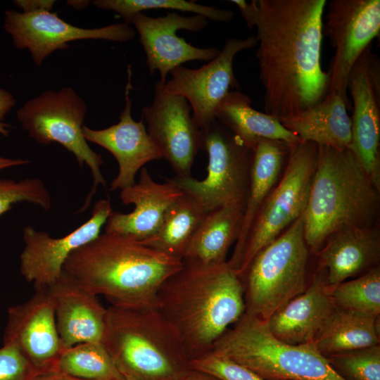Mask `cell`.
<instances>
[{
	"label": "cell",
	"instance_id": "4dcf8cb0",
	"mask_svg": "<svg viewBox=\"0 0 380 380\" xmlns=\"http://www.w3.org/2000/svg\"><path fill=\"white\" fill-rule=\"evenodd\" d=\"M91 4L97 8L116 12L129 25L131 18L143 11L172 9L201 15L208 20L226 23L233 20L234 13L229 9L218 8L186 0H95Z\"/></svg>",
	"mask_w": 380,
	"mask_h": 380
},
{
	"label": "cell",
	"instance_id": "8992f818",
	"mask_svg": "<svg viewBox=\"0 0 380 380\" xmlns=\"http://www.w3.org/2000/svg\"><path fill=\"white\" fill-rule=\"evenodd\" d=\"M211 350L242 365L264 380H344L313 343L291 345L277 338L267 320L244 312Z\"/></svg>",
	"mask_w": 380,
	"mask_h": 380
},
{
	"label": "cell",
	"instance_id": "ab89813d",
	"mask_svg": "<svg viewBox=\"0 0 380 380\" xmlns=\"http://www.w3.org/2000/svg\"><path fill=\"white\" fill-rule=\"evenodd\" d=\"M32 380H84L58 371H51L37 374Z\"/></svg>",
	"mask_w": 380,
	"mask_h": 380
},
{
	"label": "cell",
	"instance_id": "e575fe53",
	"mask_svg": "<svg viewBox=\"0 0 380 380\" xmlns=\"http://www.w3.org/2000/svg\"><path fill=\"white\" fill-rule=\"evenodd\" d=\"M190 367L221 380H264L248 367L213 352L191 360Z\"/></svg>",
	"mask_w": 380,
	"mask_h": 380
},
{
	"label": "cell",
	"instance_id": "ac0fdd59",
	"mask_svg": "<svg viewBox=\"0 0 380 380\" xmlns=\"http://www.w3.org/2000/svg\"><path fill=\"white\" fill-rule=\"evenodd\" d=\"M35 291L26 302L8 308L4 343L15 346L39 373L56 371L63 350L53 300L48 288Z\"/></svg>",
	"mask_w": 380,
	"mask_h": 380
},
{
	"label": "cell",
	"instance_id": "7a4b0ae2",
	"mask_svg": "<svg viewBox=\"0 0 380 380\" xmlns=\"http://www.w3.org/2000/svg\"><path fill=\"white\" fill-rule=\"evenodd\" d=\"M155 308L191 361L209 353L244 314L243 286L228 261L207 266L183 262L160 286Z\"/></svg>",
	"mask_w": 380,
	"mask_h": 380
},
{
	"label": "cell",
	"instance_id": "6da1fadb",
	"mask_svg": "<svg viewBox=\"0 0 380 380\" xmlns=\"http://www.w3.org/2000/svg\"><path fill=\"white\" fill-rule=\"evenodd\" d=\"M256 58L264 109L277 118L319 103L329 89L322 68L326 0H258Z\"/></svg>",
	"mask_w": 380,
	"mask_h": 380
},
{
	"label": "cell",
	"instance_id": "ee69618b",
	"mask_svg": "<svg viewBox=\"0 0 380 380\" xmlns=\"http://www.w3.org/2000/svg\"><path fill=\"white\" fill-rule=\"evenodd\" d=\"M118 380H132V379H127V378H121V379H118Z\"/></svg>",
	"mask_w": 380,
	"mask_h": 380
},
{
	"label": "cell",
	"instance_id": "7c38bea8",
	"mask_svg": "<svg viewBox=\"0 0 380 380\" xmlns=\"http://www.w3.org/2000/svg\"><path fill=\"white\" fill-rule=\"evenodd\" d=\"M255 36L246 39L229 38L217 56L196 69L179 65L172 69L171 78L164 84L157 82L164 91L184 97L192 109L194 121L201 129L215 120V110L226 95L239 89L233 62L241 51L257 46Z\"/></svg>",
	"mask_w": 380,
	"mask_h": 380
},
{
	"label": "cell",
	"instance_id": "b9f144b4",
	"mask_svg": "<svg viewBox=\"0 0 380 380\" xmlns=\"http://www.w3.org/2000/svg\"><path fill=\"white\" fill-rule=\"evenodd\" d=\"M30 163V161L28 160L7 158L0 155V171L8 167L26 165Z\"/></svg>",
	"mask_w": 380,
	"mask_h": 380
},
{
	"label": "cell",
	"instance_id": "3957f363",
	"mask_svg": "<svg viewBox=\"0 0 380 380\" xmlns=\"http://www.w3.org/2000/svg\"><path fill=\"white\" fill-rule=\"evenodd\" d=\"M182 260L125 236L103 233L73 251L63 271L112 306L155 307L164 281Z\"/></svg>",
	"mask_w": 380,
	"mask_h": 380
},
{
	"label": "cell",
	"instance_id": "7bdbcfd3",
	"mask_svg": "<svg viewBox=\"0 0 380 380\" xmlns=\"http://www.w3.org/2000/svg\"><path fill=\"white\" fill-rule=\"evenodd\" d=\"M91 2L90 1H83V0H71L68 1L67 4L69 6H71L72 7L77 8V9H82L85 8L89 5V4Z\"/></svg>",
	"mask_w": 380,
	"mask_h": 380
},
{
	"label": "cell",
	"instance_id": "d6986e66",
	"mask_svg": "<svg viewBox=\"0 0 380 380\" xmlns=\"http://www.w3.org/2000/svg\"><path fill=\"white\" fill-rule=\"evenodd\" d=\"M131 70L128 68V81L125 88V103L119 116V122L103 129H93L83 126L82 132L87 141L94 143L108 151L119 166L117 177L111 182L110 190H122L135 184V176L148 162L162 159V156L150 137L144 120L135 121L131 114L129 98Z\"/></svg>",
	"mask_w": 380,
	"mask_h": 380
},
{
	"label": "cell",
	"instance_id": "ba28073f",
	"mask_svg": "<svg viewBox=\"0 0 380 380\" xmlns=\"http://www.w3.org/2000/svg\"><path fill=\"white\" fill-rule=\"evenodd\" d=\"M87 110L86 103L72 88L63 87L44 91L17 111L22 127L34 141L44 145L58 143L75 156L81 168L84 164L90 168L93 186L77 213L89 208L99 185L106 187L101 171L102 157L92 150L83 135Z\"/></svg>",
	"mask_w": 380,
	"mask_h": 380
},
{
	"label": "cell",
	"instance_id": "484cf974",
	"mask_svg": "<svg viewBox=\"0 0 380 380\" xmlns=\"http://www.w3.org/2000/svg\"><path fill=\"white\" fill-rule=\"evenodd\" d=\"M215 118L253 151L262 139L281 141L289 145L301 141L279 118L252 108L251 98L239 90L226 95L216 108Z\"/></svg>",
	"mask_w": 380,
	"mask_h": 380
},
{
	"label": "cell",
	"instance_id": "4316f807",
	"mask_svg": "<svg viewBox=\"0 0 380 380\" xmlns=\"http://www.w3.org/2000/svg\"><path fill=\"white\" fill-rule=\"evenodd\" d=\"M289 149V145L284 141L262 139L253 150L241 227L232 256L228 260L233 268L258 212L274 186Z\"/></svg>",
	"mask_w": 380,
	"mask_h": 380
},
{
	"label": "cell",
	"instance_id": "4fadbf2b",
	"mask_svg": "<svg viewBox=\"0 0 380 380\" xmlns=\"http://www.w3.org/2000/svg\"><path fill=\"white\" fill-rule=\"evenodd\" d=\"M4 28L11 34L17 49L29 50L37 66L52 52L68 49L69 43L75 40L125 42L135 36L134 30L125 23L93 29L82 28L65 22L56 13L48 10L22 13L8 10L5 13Z\"/></svg>",
	"mask_w": 380,
	"mask_h": 380
},
{
	"label": "cell",
	"instance_id": "83f0119b",
	"mask_svg": "<svg viewBox=\"0 0 380 380\" xmlns=\"http://www.w3.org/2000/svg\"><path fill=\"white\" fill-rule=\"evenodd\" d=\"M379 316L335 306L313 344L323 356L379 344Z\"/></svg>",
	"mask_w": 380,
	"mask_h": 380
},
{
	"label": "cell",
	"instance_id": "f546056e",
	"mask_svg": "<svg viewBox=\"0 0 380 380\" xmlns=\"http://www.w3.org/2000/svg\"><path fill=\"white\" fill-rule=\"evenodd\" d=\"M56 371L84 380L123 378L102 343L87 342L63 350Z\"/></svg>",
	"mask_w": 380,
	"mask_h": 380
},
{
	"label": "cell",
	"instance_id": "7402d4cb",
	"mask_svg": "<svg viewBox=\"0 0 380 380\" xmlns=\"http://www.w3.org/2000/svg\"><path fill=\"white\" fill-rule=\"evenodd\" d=\"M329 290L327 271L318 269L310 285L267 320L271 333L291 345L313 343L335 308Z\"/></svg>",
	"mask_w": 380,
	"mask_h": 380
},
{
	"label": "cell",
	"instance_id": "60d3db41",
	"mask_svg": "<svg viewBox=\"0 0 380 380\" xmlns=\"http://www.w3.org/2000/svg\"><path fill=\"white\" fill-rule=\"evenodd\" d=\"M179 380H221L220 379L199 370L191 369Z\"/></svg>",
	"mask_w": 380,
	"mask_h": 380
},
{
	"label": "cell",
	"instance_id": "836d02e7",
	"mask_svg": "<svg viewBox=\"0 0 380 380\" xmlns=\"http://www.w3.org/2000/svg\"><path fill=\"white\" fill-rule=\"evenodd\" d=\"M20 202L34 204L45 210L51 207V196L41 179L26 178L16 182L0 179V216Z\"/></svg>",
	"mask_w": 380,
	"mask_h": 380
},
{
	"label": "cell",
	"instance_id": "44dd1931",
	"mask_svg": "<svg viewBox=\"0 0 380 380\" xmlns=\"http://www.w3.org/2000/svg\"><path fill=\"white\" fill-rule=\"evenodd\" d=\"M52 296L63 350L87 342L102 343L107 308L63 271L48 287Z\"/></svg>",
	"mask_w": 380,
	"mask_h": 380
},
{
	"label": "cell",
	"instance_id": "d4e9b609",
	"mask_svg": "<svg viewBox=\"0 0 380 380\" xmlns=\"http://www.w3.org/2000/svg\"><path fill=\"white\" fill-rule=\"evenodd\" d=\"M245 203L228 204L205 213L182 257L184 263L215 265L226 262L239 235Z\"/></svg>",
	"mask_w": 380,
	"mask_h": 380
},
{
	"label": "cell",
	"instance_id": "d6a6232c",
	"mask_svg": "<svg viewBox=\"0 0 380 380\" xmlns=\"http://www.w3.org/2000/svg\"><path fill=\"white\" fill-rule=\"evenodd\" d=\"M325 357L344 380H380L379 344Z\"/></svg>",
	"mask_w": 380,
	"mask_h": 380
},
{
	"label": "cell",
	"instance_id": "2e32d148",
	"mask_svg": "<svg viewBox=\"0 0 380 380\" xmlns=\"http://www.w3.org/2000/svg\"><path fill=\"white\" fill-rule=\"evenodd\" d=\"M112 212L108 199L96 201L90 218L61 238H53L47 232L37 231L30 226L24 227L25 246L20 255V271L24 279L33 283L35 290L53 284L62 274L70 255L100 235Z\"/></svg>",
	"mask_w": 380,
	"mask_h": 380
},
{
	"label": "cell",
	"instance_id": "8fae6325",
	"mask_svg": "<svg viewBox=\"0 0 380 380\" xmlns=\"http://www.w3.org/2000/svg\"><path fill=\"white\" fill-rule=\"evenodd\" d=\"M323 34L334 55L328 71L329 92L339 94L351 109L348 96L350 73L371 42L380 32L379 0H331Z\"/></svg>",
	"mask_w": 380,
	"mask_h": 380
},
{
	"label": "cell",
	"instance_id": "52a82bcc",
	"mask_svg": "<svg viewBox=\"0 0 380 380\" xmlns=\"http://www.w3.org/2000/svg\"><path fill=\"white\" fill-rule=\"evenodd\" d=\"M303 213L260 250L241 275L245 312L264 320L306 289L308 255Z\"/></svg>",
	"mask_w": 380,
	"mask_h": 380
},
{
	"label": "cell",
	"instance_id": "ffe728a7",
	"mask_svg": "<svg viewBox=\"0 0 380 380\" xmlns=\"http://www.w3.org/2000/svg\"><path fill=\"white\" fill-rule=\"evenodd\" d=\"M165 182H155L146 167L140 171L139 180L120 191L124 205L133 204L129 213L113 211L105 226V233L118 234L137 242L147 240L159 229L169 207L183 191L165 178Z\"/></svg>",
	"mask_w": 380,
	"mask_h": 380
},
{
	"label": "cell",
	"instance_id": "d590c367",
	"mask_svg": "<svg viewBox=\"0 0 380 380\" xmlns=\"http://www.w3.org/2000/svg\"><path fill=\"white\" fill-rule=\"evenodd\" d=\"M39 373L13 345L0 348V380H32Z\"/></svg>",
	"mask_w": 380,
	"mask_h": 380
},
{
	"label": "cell",
	"instance_id": "f1b7e54d",
	"mask_svg": "<svg viewBox=\"0 0 380 380\" xmlns=\"http://www.w3.org/2000/svg\"><path fill=\"white\" fill-rule=\"evenodd\" d=\"M205 215L197 200L183 192L167 210L156 234L139 243L182 260Z\"/></svg>",
	"mask_w": 380,
	"mask_h": 380
},
{
	"label": "cell",
	"instance_id": "8d00e7d4",
	"mask_svg": "<svg viewBox=\"0 0 380 380\" xmlns=\"http://www.w3.org/2000/svg\"><path fill=\"white\" fill-rule=\"evenodd\" d=\"M239 8L240 13L250 29L256 27L260 17V7L256 0L250 3L244 0H231Z\"/></svg>",
	"mask_w": 380,
	"mask_h": 380
},
{
	"label": "cell",
	"instance_id": "cb8c5ba5",
	"mask_svg": "<svg viewBox=\"0 0 380 380\" xmlns=\"http://www.w3.org/2000/svg\"><path fill=\"white\" fill-rule=\"evenodd\" d=\"M350 109L339 94L328 92L317 104L279 118L283 126L301 141L338 149L350 148L352 140Z\"/></svg>",
	"mask_w": 380,
	"mask_h": 380
},
{
	"label": "cell",
	"instance_id": "5bb4252c",
	"mask_svg": "<svg viewBox=\"0 0 380 380\" xmlns=\"http://www.w3.org/2000/svg\"><path fill=\"white\" fill-rule=\"evenodd\" d=\"M379 64L367 47L353 66L348 81L353 106L350 148L380 191Z\"/></svg>",
	"mask_w": 380,
	"mask_h": 380
},
{
	"label": "cell",
	"instance_id": "277c9868",
	"mask_svg": "<svg viewBox=\"0 0 380 380\" xmlns=\"http://www.w3.org/2000/svg\"><path fill=\"white\" fill-rule=\"evenodd\" d=\"M379 192L350 148L318 146L303 212L308 250L318 253L331 234L343 229L374 226Z\"/></svg>",
	"mask_w": 380,
	"mask_h": 380
},
{
	"label": "cell",
	"instance_id": "603a6c76",
	"mask_svg": "<svg viewBox=\"0 0 380 380\" xmlns=\"http://www.w3.org/2000/svg\"><path fill=\"white\" fill-rule=\"evenodd\" d=\"M319 254L318 269L327 271L329 289L377 266L379 227L346 228L331 234Z\"/></svg>",
	"mask_w": 380,
	"mask_h": 380
},
{
	"label": "cell",
	"instance_id": "1f68e13d",
	"mask_svg": "<svg viewBox=\"0 0 380 380\" xmlns=\"http://www.w3.org/2000/svg\"><path fill=\"white\" fill-rule=\"evenodd\" d=\"M335 306L375 317L380 314V268L375 266L362 275L344 281L329 290Z\"/></svg>",
	"mask_w": 380,
	"mask_h": 380
},
{
	"label": "cell",
	"instance_id": "74e56055",
	"mask_svg": "<svg viewBox=\"0 0 380 380\" xmlns=\"http://www.w3.org/2000/svg\"><path fill=\"white\" fill-rule=\"evenodd\" d=\"M16 101L13 95L0 87V134L8 137L11 125L4 122L6 115L15 105Z\"/></svg>",
	"mask_w": 380,
	"mask_h": 380
},
{
	"label": "cell",
	"instance_id": "5b68a950",
	"mask_svg": "<svg viewBox=\"0 0 380 380\" xmlns=\"http://www.w3.org/2000/svg\"><path fill=\"white\" fill-rule=\"evenodd\" d=\"M102 343L123 378L179 380L191 369L181 340L155 307H108Z\"/></svg>",
	"mask_w": 380,
	"mask_h": 380
},
{
	"label": "cell",
	"instance_id": "9c48e42d",
	"mask_svg": "<svg viewBox=\"0 0 380 380\" xmlns=\"http://www.w3.org/2000/svg\"><path fill=\"white\" fill-rule=\"evenodd\" d=\"M318 146L300 141L289 145L284 173L258 212L234 269L239 277L255 255L304 212L315 170Z\"/></svg>",
	"mask_w": 380,
	"mask_h": 380
},
{
	"label": "cell",
	"instance_id": "e0dca14e",
	"mask_svg": "<svg viewBox=\"0 0 380 380\" xmlns=\"http://www.w3.org/2000/svg\"><path fill=\"white\" fill-rule=\"evenodd\" d=\"M130 23L139 33L150 75L158 70L161 84L166 82L167 75L175 68L192 61L209 62L220 51L216 46H192L176 34L179 30L198 32L205 28L208 19L201 15L184 16L172 12L165 16L153 18L139 13L131 18Z\"/></svg>",
	"mask_w": 380,
	"mask_h": 380
},
{
	"label": "cell",
	"instance_id": "30bf717a",
	"mask_svg": "<svg viewBox=\"0 0 380 380\" xmlns=\"http://www.w3.org/2000/svg\"><path fill=\"white\" fill-rule=\"evenodd\" d=\"M201 148L208 156L205 179L176 175L165 179L196 198L205 213L246 203L253 151L217 120L201 129Z\"/></svg>",
	"mask_w": 380,
	"mask_h": 380
},
{
	"label": "cell",
	"instance_id": "9a60e30c",
	"mask_svg": "<svg viewBox=\"0 0 380 380\" xmlns=\"http://www.w3.org/2000/svg\"><path fill=\"white\" fill-rule=\"evenodd\" d=\"M151 106L142 108L146 130L176 176H191L194 159L201 149V129L192 109L183 96L169 94L155 84Z\"/></svg>",
	"mask_w": 380,
	"mask_h": 380
},
{
	"label": "cell",
	"instance_id": "f35d334b",
	"mask_svg": "<svg viewBox=\"0 0 380 380\" xmlns=\"http://www.w3.org/2000/svg\"><path fill=\"white\" fill-rule=\"evenodd\" d=\"M55 1L53 0H15L13 3L23 10V12H31L39 10L51 11Z\"/></svg>",
	"mask_w": 380,
	"mask_h": 380
}]
</instances>
